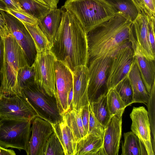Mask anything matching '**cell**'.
Masks as SVG:
<instances>
[{
  "instance_id": "d6a6232c",
  "label": "cell",
  "mask_w": 155,
  "mask_h": 155,
  "mask_svg": "<svg viewBox=\"0 0 155 155\" xmlns=\"http://www.w3.org/2000/svg\"><path fill=\"white\" fill-rule=\"evenodd\" d=\"M89 118L88 134H94L103 138L105 127L103 126L94 116L89 104Z\"/></svg>"
},
{
  "instance_id": "ba28073f",
  "label": "cell",
  "mask_w": 155,
  "mask_h": 155,
  "mask_svg": "<svg viewBox=\"0 0 155 155\" xmlns=\"http://www.w3.org/2000/svg\"><path fill=\"white\" fill-rule=\"evenodd\" d=\"M56 60L51 51L37 52L35 59L32 65L35 71V82L49 95L56 98Z\"/></svg>"
},
{
  "instance_id": "4dcf8cb0",
  "label": "cell",
  "mask_w": 155,
  "mask_h": 155,
  "mask_svg": "<svg viewBox=\"0 0 155 155\" xmlns=\"http://www.w3.org/2000/svg\"><path fill=\"white\" fill-rule=\"evenodd\" d=\"M35 71L32 65H26L21 67L18 72L17 80L18 86L21 91L22 88L35 82Z\"/></svg>"
},
{
  "instance_id": "d590c367",
  "label": "cell",
  "mask_w": 155,
  "mask_h": 155,
  "mask_svg": "<svg viewBox=\"0 0 155 155\" xmlns=\"http://www.w3.org/2000/svg\"><path fill=\"white\" fill-rule=\"evenodd\" d=\"M89 104L83 106L81 114V119L85 134H88L89 118Z\"/></svg>"
},
{
  "instance_id": "60d3db41",
  "label": "cell",
  "mask_w": 155,
  "mask_h": 155,
  "mask_svg": "<svg viewBox=\"0 0 155 155\" xmlns=\"http://www.w3.org/2000/svg\"><path fill=\"white\" fill-rule=\"evenodd\" d=\"M141 12L145 13L148 15H152L146 8L142 0H131Z\"/></svg>"
},
{
  "instance_id": "f546056e",
  "label": "cell",
  "mask_w": 155,
  "mask_h": 155,
  "mask_svg": "<svg viewBox=\"0 0 155 155\" xmlns=\"http://www.w3.org/2000/svg\"><path fill=\"white\" fill-rule=\"evenodd\" d=\"M127 107L133 103V93L130 81L127 76L114 87Z\"/></svg>"
},
{
  "instance_id": "1f68e13d",
  "label": "cell",
  "mask_w": 155,
  "mask_h": 155,
  "mask_svg": "<svg viewBox=\"0 0 155 155\" xmlns=\"http://www.w3.org/2000/svg\"><path fill=\"white\" fill-rule=\"evenodd\" d=\"M44 155H64L61 143L54 132L46 143Z\"/></svg>"
},
{
  "instance_id": "52a82bcc",
  "label": "cell",
  "mask_w": 155,
  "mask_h": 155,
  "mask_svg": "<svg viewBox=\"0 0 155 155\" xmlns=\"http://www.w3.org/2000/svg\"><path fill=\"white\" fill-rule=\"evenodd\" d=\"M112 58L107 55L90 59L88 67V96L89 102L107 94L106 81Z\"/></svg>"
},
{
  "instance_id": "e0dca14e",
  "label": "cell",
  "mask_w": 155,
  "mask_h": 155,
  "mask_svg": "<svg viewBox=\"0 0 155 155\" xmlns=\"http://www.w3.org/2000/svg\"><path fill=\"white\" fill-rule=\"evenodd\" d=\"M123 113L112 116L105 127L102 155H118L122 135Z\"/></svg>"
},
{
  "instance_id": "ee69618b",
  "label": "cell",
  "mask_w": 155,
  "mask_h": 155,
  "mask_svg": "<svg viewBox=\"0 0 155 155\" xmlns=\"http://www.w3.org/2000/svg\"><path fill=\"white\" fill-rule=\"evenodd\" d=\"M7 9L5 3L2 0H0V10L6 11Z\"/></svg>"
},
{
  "instance_id": "b9f144b4",
  "label": "cell",
  "mask_w": 155,
  "mask_h": 155,
  "mask_svg": "<svg viewBox=\"0 0 155 155\" xmlns=\"http://www.w3.org/2000/svg\"><path fill=\"white\" fill-rule=\"evenodd\" d=\"M7 29L5 21L0 12V35L2 36Z\"/></svg>"
},
{
  "instance_id": "f35d334b",
  "label": "cell",
  "mask_w": 155,
  "mask_h": 155,
  "mask_svg": "<svg viewBox=\"0 0 155 155\" xmlns=\"http://www.w3.org/2000/svg\"><path fill=\"white\" fill-rule=\"evenodd\" d=\"M147 9L153 15L155 16V0H142Z\"/></svg>"
},
{
  "instance_id": "7402d4cb",
  "label": "cell",
  "mask_w": 155,
  "mask_h": 155,
  "mask_svg": "<svg viewBox=\"0 0 155 155\" xmlns=\"http://www.w3.org/2000/svg\"><path fill=\"white\" fill-rule=\"evenodd\" d=\"M134 58L143 82L150 95L152 86L155 83V60L148 59L137 54H134Z\"/></svg>"
},
{
  "instance_id": "4fadbf2b",
  "label": "cell",
  "mask_w": 155,
  "mask_h": 155,
  "mask_svg": "<svg viewBox=\"0 0 155 155\" xmlns=\"http://www.w3.org/2000/svg\"><path fill=\"white\" fill-rule=\"evenodd\" d=\"M37 117L35 110L23 97L0 95V117L32 121Z\"/></svg>"
},
{
  "instance_id": "836d02e7",
  "label": "cell",
  "mask_w": 155,
  "mask_h": 155,
  "mask_svg": "<svg viewBox=\"0 0 155 155\" xmlns=\"http://www.w3.org/2000/svg\"><path fill=\"white\" fill-rule=\"evenodd\" d=\"M6 12L23 23L30 25H35L37 24L38 20L26 12H21L9 9H7Z\"/></svg>"
},
{
  "instance_id": "5b68a950",
  "label": "cell",
  "mask_w": 155,
  "mask_h": 155,
  "mask_svg": "<svg viewBox=\"0 0 155 155\" xmlns=\"http://www.w3.org/2000/svg\"><path fill=\"white\" fill-rule=\"evenodd\" d=\"M21 95L35 110L37 117L51 124H55L62 119L55 97L49 95L35 82L22 88Z\"/></svg>"
},
{
  "instance_id": "f1b7e54d",
  "label": "cell",
  "mask_w": 155,
  "mask_h": 155,
  "mask_svg": "<svg viewBox=\"0 0 155 155\" xmlns=\"http://www.w3.org/2000/svg\"><path fill=\"white\" fill-rule=\"evenodd\" d=\"M107 103L111 117L118 113H123L126 107L121 97L114 88H111L108 91Z\"/></svg>"
},
{
  "instance_id": "30bf717a",
  "label": "cell",
  "mask_w": 155,
  "mask_h": 155,
  "mask_svg": "<svg viewBox=\"0 0 155 155\" xmlns=\"http://www.w3.org/2000/svg\"><path fill=\"white\" fill-rule=\"evenodd\" d=\"M7 27L23 50L28 65L31 66L35 59L37 51L33 40L24 24L6 11H1Z\"/></svg>"
},
{
  "instance_id": "603a6c76",
  "label": "cell",
  "mask_w": 155,
  "mask_h": 155,
  "mask_svg": "<svg viewBox=\"0 0 155 155\" xmlns=\"http://www.w3.org/2000/svg\"><path fill=\"white\" fill-rule=\"evenodd\" d=\"M82 108L70 110L63 115L77 143L86 135L81 119Z\"/></svg>"
},
{
  "instance_id": "277c9868",
  "label": "cell",
  "mask_w": 155,
  "mask_h": 155,
  "mask_svg": "<svg viewBox=\"0 0 155 155\" xmlns=\"http://www.w3.org/2000/svg\"><path fill=\"white\" fill-rule=\"evenodd\" d=\"M61 8L75 15L87 34L116 14L107 0H66Z\"/></svg>"
},
{
  "instance_id": "5bb4252c",
  "label": "cell",
  "mask_w": 155,
  "mask_h": 155,
  "mask_svg": "<svg viewBox=\"0 0 155 155\" xmlns=\"http://www.w3.org/2000/svg\"><path fill=\"white\" fill-rule=\"evenodd\" d=\"M56 98L61 114L70 110L68 100L73 86L72 72L65 64L57 59L55 62Z\"/></svg>"
},
{
  "instance_id": "cb8c5ba5",
  "label": "cell",
  "mask_w": 155,
  "mask_h": 155,
  "mask_svg": "<svg viewBox=\"0 0 155 155\" xmlns=\"http://www.w3.org/2000/svg\"><path fill=\"white\" fill-rule=\"evenodd\" d=\"M89 104L94 116L105 127L111 117L107 105V94Z\"/></svg>"
},
{
  "instance_id": "2e32d148",
  "label": "cell",
  "mask_w": 155,
  "mask_h": 155,
  "mask_svg": "<svg viewBox=\"0 0 155 155\" xmlns=\"http://www.w3.org/2000/svg\"><path fill=\"white\" fill-rule=\"evenodd\" d=\"M73 96L70 110L78 109L89 104L88 96L89 74L87 66L81 65L74 69Z\"/></svg>"
},
{
  "instance_id": "d6986e66",
  "label": "cell",
  "mask_w": 155,
  "mask_h": 155,
  "mask_svg": "<svg viewBox=\"0 0 155 155\" xmlns=\"http://www.w3.org/2000/svg\"><path fill=\"white\" fill-rule=\"evenodd\" d=\"M127 76L130 81L133 90V103L148 104L150 95L143 82L134 58Z\"/></svg>"
},
{
  "instance_id": "ac0fdd59",
  "label": "cell",
  "mask_w": 155,
  "mask_h": 155,
  "mask_svg": "<svg viewBox=\"0 0 155 155\" xmlns=\"http://www.w3.org/2000/svg\"><path fill=\"white\" fill-rule=\"evenodd\" d=\"M63 12L61 8L52 9L38 21V26L46 35L51 46L60 25Z\"/></svg>"
},
{
  "instance_id": "ab89813d",
  "label": "cell",
  "mask_w": 155,
  "mask_h": 155,
  "mask_svg": "<svg viewBox=\"0 0 155 155\" xmlns=\"http://www.w3.org/2000/svg\"><path fill=\"white\" fill-rule=\"evenodd\" d=\"M44 5L47 6L52 9L57 8L59 0H34Z\"/></svg>"
},
{
  "instance_id": "8fae6325",
  "label": "cell",
  "mask_w": 155,
  "mask_h": 155,
  "mask_svg": "<svg viewBox=\"0 0 155 155\" xmlns=\"http://www.w3.org/2000/svg\"><path fill=\"white\" fill-rule=\"evenodd\" d=\"M132 131L138 137L141 147V155H154L148 112L143 106L133 107L130 114Z\"/></svg>"
},
{
  "instance_id": "74e56055",
  "label": "cell",
  "mask_w": 155,
  "mask_h": 155,
  "mask_svg": "<svg viewBox=\"0 0 155 155\" xmlns=\"http://www.w3.org/2000/svg\"><path fill=\"white\" fill-rule=\"evenodd\" d=\"M4 48L3 38L0 35V87L2 81V72L4 58Z\"/></svg>"
},
{
  "instance_id": "9a60e30c",
  "label": "cell",
  "mask_w": 155,
  "mask_h": 155,
  "mask_svg": "<svg viewBox=\"0 0 155 155\" xmlns=\"http://www.w3.org/2000/svg\"><path fill=\"white\" fill-rule=\"evenodd\" d=\"M26 152L27 155H44V149L49 138L53 133L51 124L37 117L33 120Z\"/></svg>"
},
{
  "instance_id": "8d00e7d4",
  "label": "cell",
  "mask_w": 155,
  "mask_h": 155,
  "mask_svg": "<svg viewBox=\"0 0 155 155\" xmlns=\"http://www.w3.org/2000/svg\"><path fill=\"white\" fill-rule=\"evenodd\" d=\"M7 9H12L21 12H26L22 8L18 0H2Z\"/></svg>"
},
{
  "instance_id": "83f0119b",
  "label": "cell",
  "mask_w": 155,
  "mask_h": 155,
  "mask_svg": "<svg viewBox=\"0 0 155 155\" xmlns=\"http://www.w3.org/2000/svg\"><path fill=\"white\" fill-rule=\"evenodd\" d=\"M22 9L26 12L39 19L51 10L48 6L34 0H18Z\"/></svg>"
},
{
  "instance_id": "484cf974",
  "label": "cell",
  "mask_w": 155,
  "mask_h": 155,
  "mask_svg": "<svg viewBox=\"0 0 155 155\" xmlns=\"http://www.w3.org/2000/svg\"><path fill=\"white\" fill-rule=\"evenodd\" d=\"M116 13L119 12L129 17L133 22L140 13L131 0H107Z\"/></svg>"
},
{
  "instance_id": "6da1fadb",
  "label": "cell",
  "mask_w": 155,
  "mask_h": 155,
  "mask_svg": "<svg viewBox=\"0 0 155 155\" xmlns=\"http://www.w3.org/2000/svg\"><path fill=\"white\" fill-rule=\"evenodd\" d=\"M63 10L61 21L51 51L72 72L78 66H87L89 62L87 35L75 15Z\"/></svg>"
},
{
  "instance_id": "3957f363",
  "label": "cell",
  "mask_w": 155,
  "mask_h": 155,
  "mask_svg": "<svg viewBox=\"0 0 155 155\" xmlns=\"http://www.w3.org/2000/svg\"><path fill=\"white\" fill-rule=\"evenodd\" d=\"M2 37L4 48L0 95L22 96L17 77L19 69L28 65L26 59L22 48L8 28Z\"/></svg>"
},
{
  "instance_id": "e575fe53",
  "label": "cell",
  "mask_w": 155,
  "mask_h": 155,
  "mask_svg": "<svg viewBox=\"0 0 155 155\" xmlns=\"http://www.w3.org/2000/svg\"><path fill=\"white\" fill-rule=\"evenodd\" d=\"M148 17L149 40L152 51L155 54V16L149 15Z\"/></svg>"
},
{
  "instance_id": "44dd1931",
  "label": "cell",
  "mask_w": 155,
  "mask_h": 155,
  "mask_svg": "<svg viewBox=\"0 0 155 155\" xmlns=\"http://www.w3.org/2000/svg\"><path fill=\"white\" fill-rule=\"evenodd\" d=\"M103 138L88 134L77 143L75 155H102Z\"/></svg>"
},
{
  "instance_id": "7c38bea8",
  "label": "cell",
  "mask_w": 155,
  "mask_h": 155,
  "mask_svg": "<svg viewBox=\"0 0 155 155\" xmlns=\"http://www.w3.org/2000/svg\"><path fill=\"white\" fill-rule=\"evenodd\" d=\"M148 15L141 12L132 22L130 42L134 54H140L148 59L155 60V54L152 51L149 40Z\"/></svg>"
},
{
  "instance_id": "4316f807",
  "label": "cell",
  "mask_w": 155,
  "mask_h": 155,
  "mask_svg": "<svg viewBox=\"0 0 155 155\" xmlns=\"http://www.w3.org/2000/svg\"><path fill=\"white\" fill-rule=\"evenodd\" d=\"M124 141L122 143V155H141L139 139L132 131L124 133Z\"/></svg>"
},
{
  "instance_id": "7a4b0ae2",
  "label": "cell",
  "mask_w": 155,
  "mask_h": 155,
  "mask_svg": "<svg viewBox=\"0 0 155 155\" xmlns=\"http://www.w3.org/2000/svg\"><path fill=\"white\" fill-rule=\"evenodd\" d=\"M132 22L129 17L117 12L109 20L88 33L87 35L89 60L112 55L120 47L130 43Z\"/></svg>"
},
{
  "instance_id": "7bdbcfd3",
  "label": "cell",
  "mask_w": 155,
  "mask_h": 155,
  "mask_svg": "<svg viewBox=\"0 0 155 155\" xmlns=\"http://www.w3.org/2000/svg\"><path fill=\"white\" fill-rule=\"evenodd\" d=\"M15 152L12 150L8 149L0 146V155H15Z\"/></svg>"
},
{
  "instance_id": "d4e9b609",
  "label": "cell",
  "mask_w": 155,
  "mask_h": 155,
  "mask_svg": "<svg viewBox=\"0 0 155 155\" xmlns=\"http://www.w3.org/2000/svg\"><path fill=\"white\" fill-rule=\"evenodd\" d=\"M23 24L33 40L37 52L51 51V45L37 24L35 25Z\"/></svg>"
},
{
  "instance_id": "8992f818",
  "label": "cell",
  "mask_w": 155,
  "mask_h": 155,
  "mask_svg": "<svg viewBox=\"0 0 155 155\" xmlns=\"http://www.w3.org/2000/svg\"><path fill=\"white\" fill-rule=\"evenodd\" d=\"M31 121L0 117V146L27 151Z\"/></svg>"
},
{
  "instance_id": "9c48e42d",
  "label": "cell",
  "mask_w": 155,
  "mask_h": 155,
  "mask_svg": "<svg viewBox=\"0 0 155 155\" xmlns=\"http://www.w3.org/2000/svg\"><path fill=\"white\" fill-rule=\"evenodd\" d=\"M134 61V51L130 43L124 45L113 53L106 81L108 90L127 76Z\"/></svg>"
},
{
  "instance_id": "ffe728a7",
  "label": "cell",
  "mask_w": 155,
  "mask_h": 155,
  "mask_svg": "<svg viewBox=\"0 0 155 155\" xmlns=\"http://www.w3.org/2000/svg\"><path fill=\"white\" fill-rule=\"evenodd\" d=\"M51 125L62 146L64 155H75L77 143L64 116L61 121Z\"/></svg>"
}]
</instances>
